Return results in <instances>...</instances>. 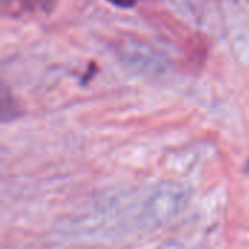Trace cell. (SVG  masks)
Masks as SVG:
<instances>
[{
	"instance_id": "obj_3",
	"label": "cell",
	"mask_w": 249,
	"mask_h": 249,
	"mask_svg": "<svg viewBox=\"0 0 249 249\" xmlns=\"http://www.w3.org/2000/svg\"><path fill=\"white\" fill-rule=\"evenodd\" d=\"M245 171H247V172H248V174H249V160H248V162H247V165H245Z\"/></svg>"
},
{
	"instance_id": "obj_1",
	"label": "cell",
	"mask_w": 249,
	"mask_h": 249,
	"mask_svg": "<svg viewBox=\"0 0 249 249\" xmlns=\"http://www.w3.org/2000/svg\"><path fill=\"white\" fill-rule=\"evenodd\" d=\"M54 7L53 0H1L3 15L18 18L28 13H47Z\"/></svg>"
},
{
	"instance_id": "obj_2",
	"label": "cell",
	"mask_w": 249,
	"mask_h": 249,
	"mask_svg": "<svg viewBox=\"0 0 249 249\" xmlns=\"http://www.w3.org/2000/svg\"><path fill=\"white\" fill-rule=\"evenodd\" d=\"M111 3H114L115 6H120V7H133L139 0H108Z\"/></svg>"
}]
</instances>
